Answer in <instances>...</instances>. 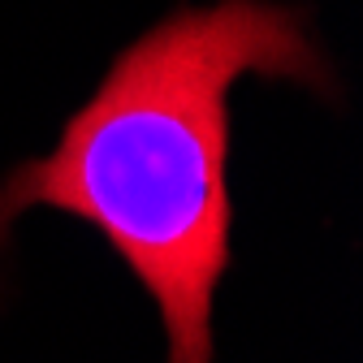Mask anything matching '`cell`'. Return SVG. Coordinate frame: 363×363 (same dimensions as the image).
I'll return each instance as SVG.
<instances>
[{"instance_id": "cell-1", "label": "cell", "mask_w": 363, "mask_h": 363, "mask_svg": "<svg viewBox=\"0 0 363 363\" xmlns=\"http://www.w3.org/2000/svg\"><path fill=\"white\" fill-rule=\"evenodd\" d=\"M286 82L342 104L307 5H177L125 39L57 143L0 173V277L18 220L61 212L130 272L164 329V363H216V294L234 268V86Z\"/></svg>"}]
</instances>
